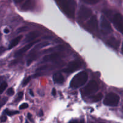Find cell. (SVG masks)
I'll list each match as a JSON object with an SVG mask.
<instances>
[{
    "label": "cell",
    "mask_w": 123,
    "mask_h": 123,
    "mask_svg": "<svg viewBox=\"0 0 123 123\" xmlns=\"http://www.w3.org/2000/svg\"><path fill=\"white\" fill-rule=\"evenodd\" d=\"M63 12L71 18L75 16L76 2L75 0H55Z\"/></svg>",
    "instance_id": "6da1fadb"
},
{
    "label": "cell",
    "mask_w": 123,
    "mask_h": 123,
    "mask_svg": "<svg viewBox=\"0 0 123 123\" xmlns=\"http://www.w3.org/2000/svg\"><path fill=\"white\" fill-rule=\"evenodd\" d=\"M87 79H88V75L86 72H80L72 79L70 83V87L73 89L81 87L86 83Z\"/></svg>",
    "instance_id": "7a4b0ae2"
},
{
    "label": "cell",
    "mask_w": 123,
    "mask_h": 123,
    "mask_svg": "<svg viewBox=\"0 0 123 123\" xmlns=\"http://www.w3.org/2000/svg\"><path fill=\"white\" fill-rule=\"evenodd\" d=\"M119 100H120L119 97L117 94L111 92L107 94L103 101V103L106 106L115 107L118 106Z\"/></svg>",
    "instance_id": "3957f363"
},
{
    "label": "cell",
    "mask_w": 123,
    "mask_h": 123,
    "mask_svg": "<svg viewBox=\"0 0 123 123\" xmlns=\"http://www.w3.org/2000/svg\"><path fill=\"white\" fill-rule=\"evenodd\" d=\"M98 89V84L95 80H92L90 81L84 88V94L86 95H92L97 92Z\"/></svg>",
    "instance_id": "277c9868"
},
{
    "label": "cell",
    "mask_w": 123,
    "mask_h": 123,
    "mask_svg": "<svg viewBox=\"0 0 123 123\" xmlns=\"http://www.w3.org/2000/svg\"><path fill=\"white\" fill-rule=\"evenodd\" d=\"M113 25L116 29L123 35V16L120 13H117L112 19Z\"/></svg>",
    "instance_id": "5b68a950"
},
{
    "label": "cell",
    "mask_w": 123,
    "mask_h": 123,
    "mask_svg": "<svg viewBox=\"0 0 123 123\" xmlns=\"http://www.w3.org/2000/svg\"><path fill=\"white\" fill-rule=\"evenodd\" d=\"M81 67V63L79 60H74L69 62L67 68L65 69V72L68 73H74L75 71L80 69Z\"/></svg>",
    "instance_id": "8992f818"
},
{
    "label": "cell",
    "mask_w": 123,
    "mask_h": 123,
    "mask_svg": "<svg viewBox=\"0 0 123 123\" xmlns=\"http://www.w3.org/2000/svg\"><path fill=\"white\" fill-rule=\"evenodd\" d=\"M92 15V10L85 6L80 7L79 12V18L81 21H85L91 17Z\"/></svg>",
    "instance_id": "52a82bcc"
},
{
    "label": "cell",
    "mask_w": 123,
    "mask_h": 123,
    "mask_svg": "<svg viewBox=\"0 0 123 123\" xmlns=\"http://www.w3.org/2000/svg\"><path fill=\"white\" fill-rule=\"evenodd\" d=\"M100 27L105 33L108 34L112 32V28L111 27V24L109 21L106 19V18L104 17L103 16H101V20H100Z\"/></svg>",
    "instance_id": "ba28073f"
},
{
    "label": "cell",
    "mask_w": 123,
    "mask_h": 123,
    "mask_svg": "<svg viewBox=\"0 0 123 123\" xmlns=\"http://www.w3.org/2000/svg\"><path fill=\"white\" fill-rule=\"evenodd\" d=\"M39 42V41H33V42L28 43V44L26 45L25 46H24V47L21 48L20 49H19L18 51H17L15 53V57H19L21 55H22V54H23L24 53H25V52H27V51L29 50L31 47H33L36 43H37V42Z\"/></svg>",
    "instance_id": "9c48e42d"
},
{
    "label": "cell",
    "mask_w": 123,
    "mask_h": 123,
    "mask_svg": "<svg viewBox=\"0 0 123 123\" xmlns=\"http://www.w3.org/2000/svg\"><path fill=\"white\" fill-rule=\"evenodd\" d=\"M89 28L92 31H95L98 28V21L97 17L95 16H92L90 18L89 21L87 24Z\"/></svg>",
    "instance_id": "30bf717a"
},
{
    "label": "cell",
    "mask_w": 123,
    "mask_h": 123,
    "mask_svg": "<svg viewBox=\"0 0 123 123\" xmlns=\"http://www.w3.org/2000/svg\"><path fill=\"white\" fill-rule=\"evenodd\" d=\"M40 36V33L37 31H33L30 32L26 36L24 41L25 42H31Z\"/></svg>",
    "instance_id": "8fae6325"
},
{
    "label": "cell",
    "mask_w": 123,
    "mask_h": 123,
    "mask_svg": "<svg viewBox=\"0 0 123 123\" xmlns=\"http://www.w3.org/2000/svg\"><path fill=\"white\" fill-rule=\"evenodd\" d=\"M61 55L59 53H53V54H49L43 57L42 61L43 62H49V61H54V60H58L60 59Z\"/></svg>",
    "instance_id": "7c38bea8"
},
{
    "label": "cell",
    "mask_w": 123,
    "mask_h": 123,
    "mask_svg": "<svg viewBox=\"0 0 123 123\" xmlns=\"http://www.w3.org/2000/svg\"><path fill=\"white\" fill-rule=\"evenodd\" d=\"M35 0H27L22 5V9L23 10H29L35 7Z\"/></svg>",
    "instance_id": "4fadbf2b"
},
{
    "label": "cell",
    "mask_w": 123,
    "mask_h": 123,
    "mask_svg": "<svg viewBox=\"0 0 123 123\" xmlns=\"http://www.w3.org/2000/svg\"><path fill=\"white\" fill-rule=\"evenodd\" d=\"M53 81L56 84H62L65 81V79L62 74L60 73H55L53 75Z\"/></svg>",
    "instance_id": "5bb4252c"
},
{
    "label": "cell",
    "mask_w": 123,
    "mask_h": 123,
    "mask_svg": "<svg viewBox=\"0 0 123 123\" xmlns=\"http://www.w3.org/2000/svg\"><path fill=\"white\" fill-rule=\"evenodd\" d=\"M107 43L108 44L109 46H110L112 48H114V49H117L118 48L119 46V41H118L117 39H116L114 37H112V38L109 39L107 41Z\"/></svg>",
    "instance_id": "9a60e30c"
},
{
    "label": "cell",
    "mask_w": 123,
    "mask_h": 123,
    "mask_svg": "<svg viewBox=\"0 0 123 123\" xmlns=\"http://www.w3.org/2000/svg\"><path fill=\"white\" fill-rule=\"evenodd\" d=\"M22 35H20V36H18V37H16V38H15L14 39H13L12 41L10 42L8 48H9V49H12V48H14L15 47H16V46L19 43L20 41H21V39H22Z\"/></svg>",
    "instance_id": "2e32d148"
},
{
    "label": "cell",
    "mask_w": 123,
    "mask_h": 123,
    "mask_svg": "<svg viewBox=\"0 0 123 123\" xmlns=\"http://www.w3.org/2000/svg\"><path fill=\"white\" fill-rule=\"evenodd\" d=\"M49 44H50V43H48V42H41V43H39V44H37V45H36V47L33 48V50L31 51V53H36V52H37V51H38L39 49H41V48H43V47H47V46L49 45Z\"/></svg>",
    "instance_id": "e0dca14e"
},
{
    "label": "cell",
    "mask_w": 123,
    "mask_h": 123,
    "mask_svg": "<svg viewBox=\"0 0 123 123\" xmlns=\"http://www.w3.org/2000/svg\"><path fill=\"white\" fill-rule=\"evenodd\" d=\"M103 98V95L102 94H98L97 95H94V96L92 97V101H94V102H98V101H100V100L102 99Z\"/></svg>",
    "instance_id": "ac0fdd59"
},
{
    "label": "cell",
    "mask_w": 123,
    "mask_h": 123,
    "mask_svg": "<svg viewBox=\"0 0 123 123\" xmlns=\"http://www.w3.org/2000/svg\"><path fill=\"white\" fill-rule=\"evenodd\" d=\"M19 113V111H10V110H9V109H6L4 112V113H5V114L7 115H9V116H12V115H14L18 114V113Z\"/></svg>",
    "instance_id": "d6986e66"
},
{
    "label": "cell",
    "mask_w": 123,
    "mask_h": 123,
    "mask_svg": "<svg viewBox=\"0 0 123 123\" xmlns=\"http://www.w3.org/2000/svg\"><path fill=\"white\" fill-rule=\"evenodd\" d=\"M83 3L88 4H95L98 3L100 0H81Z\"/></svg>",
    "instance_id": "ffe728a7"
},
{
    "label": "cell",
    "mask_w": 123,
    "mask_h": 123,
    "mask_svg": "<svg viewBox=\"0 0 123 123\" xmlns=\"http://www.w3.org/2000/svg\"><path fill=\"white\" fill-rule=\"evenodd\" d=\"M7 87V84L6 82L2 83L1 85H0V95L4 92L6 90V89Z\"/></svg>",
    "instance_id": "44dd1931"
},
{
    "label": "cell",
    "mask_w": 123,
    "mask_h": 123,
    "mask_svg": "<svg viewBox=\"0 0 123 123\" xmlns=\"http://www.w3.org/2000/svg\"><path fill=\"white\" fill-rule=\"evenodd\" d=\"M23 95L24 94L22 92H19L17 96H16V98H15V102H18V101H21V100H22V98H23Z\"/></svg>",
    "instance_id": "7402d4cb"
},
{
    "label": "cell",
    "mask_w": 123,
    "mask_h": 123,
    "mask_svg": "<svg viewBox=\"0 0 123 123\" xmlns=\"http://www.w3.org/2000/svg\"><path fill=\"white\" fill-rule=\"evenodd\" d=\"M28 104L24 103H22V105H21V106H19V109L22 110V109H25L28 108Z\"/></svg>",
    "instance_id": "603a6c76"
},
{
    "label": "cell",
    "mask_w": 123,
    "mask_h": 123,
    "mask_svg": "<svg viewBox=\"0 0 123 123\" xmlns=\"http://www.w3.org/2000/svg\"><path fill=\"white\" fill-rule=\"evenodd\" d=\"M14 89L12 88V87H11V88H9V89L7 90V94H8L9 95H13L14 94Z\"/></svg>",
    "instance_id": "cb8c5ba5"
},
{
    "label": "cell",
    "mask_w": 123,
    "mask_h": 123,
    "mask_svg": "<svg viewBox=\"0 0 123 123\" xmlns=\"http://www.w3.org/2000/svg\"><path fill=\"white\" fill-rule=\"evenodd\" d=\"M30 80H31V77H28L27 78V79H25V80L23 81V83H22V85H23V86H25V85H27V84L30 82Z\"/></svg>",
    "instance_id": "d4e9b609"
},
{
    "label": "cell",
    "mask_w": 123,
    "mask_h": 123,
    "mask_svg": "<svg viewBox=\"0 0 123 123\" xmlns=\"http://www.w3.org/2000/svg\"><path fill=\"white\" fill-rule=\"evenodd\" d=\"M7 100V98H4V99H3V101H2V102H1V103L0 104V109H1V108L2 107H3V105H4V104H5L6 103Z\"/></svg>",
    "instance_id": "484cf974"
},
{
    "label": "cell",
    "mask_w": 123,
    "mask_h": 123,
    "mask_svg": "<svg viewBox=\"0 0 123 123\" xmlns=\"http://www.w3.org/2000/svg\"><path fill=\"white\" fill-rule=\"evenodd\" d=\"M0 120H1V122H5L7 120L6 116L4 115H3L1 117V118H0Z\"/></svg>",
    "instance_id": "4316f807"
},
{
    "label": "cell",
    "mask_w": 123,
    "mask_h": 123,
    "mask_svg": "<svg viewBox=\"0 0 123 123\" xmlns=\"http://www.w3.org/2000/svg\"><path fill=\"white\" fill-rule=\"evenodd\" d=\"M6 50V48L4 47H0V55H1Z\"/></svg>",
    "instance_id": "83f0119b"
},
{
    "label": "cell",
    "mask_w": 123,
    "mask_h": 123,
    "mask_svg": "<svg viewBox=\"0 0 123 123\" xmlns=\"http://www.w3.org/2000/svg\"><path fill=\"white\" fill-rule=\"evenodd\" d=\"M27 117H28V119H29L30 121H31V122H33V119H32V116L30 113H28L27 114Z\"/></svg>",
    "instance_id": "f1b7e54d"
},
{
    "label": "cell",
    "mask_w": 123,
    "mask_h": 123,
    "mask_svg": "<svg viewBox=\"0 0 123 123\" xmlns=\"http://www.w3.org/2000/svg\"><path fill=\"white\" fill-rule=\"evenodd\" d=\"M52 95L53 96H55V95H56V91H55V89L54 88H53V91H52Z\"/></svg>",
    "instance_id": "f546056e"
},
{
    "label": "cell",
    "mask_w": 123,
    "mask_h": 123,
    "mask_svg": "<svg viewBox=\"0 0 123 123\" xmlns=\"http://www.w3.org/2000/svg\"><path fill=\"white\" fill-rule=\"evenodd\" d=\"M9 32H10V30H9V29H8V28H5V29L4 30V33H6V34H8V33H9Z\"/></svg>",
    "instance_id": "4dcf8cb0"
},
{
    "label": "cell",
    "mask_w": 123,
    "mask_h": 123,
    "mask_svg": "<svg viewBox=\"0 0 123 123\" xmlns=\"http://www.w3.org/2000/svg\"><path fill=\"white\" fill-rule=\"evenodd\" d=\"M13 1L15 3L18 4V3H21V2L23 1L24 0H13Z\"/></svg>",
    "instance_id": "1f68e13d"
},
{
    "label": "cell",
    "mask_w": 123,
    "mask_h": 123,
    "mask_svg": "<svg viewBox=\"0 0 123 123\" xmlns=\"http://www.w3.org/2000/svg\"><path fill=\"white\" fill-rule=\"evenodd\" d=\"M69 123H84L83 121H73Z\"/></svg>",
    "instance_id": "d6a6232c"
},
{
    "label": "cell",
    "mask_w": 123,
    "mask_h": 123,
    "mask_svg": "<svg viewBox=\"0 0 123 123\" xmlns=\"http://www.w3.org/2000/svg\"><path fill=\"white\" fill-rule=\"evenodd\" d=\"M30 94L31 95V96L33 97L34 96V93H33V91L32 90H30Z\"/></svg>",
    "instance_id": "836d02e7"
},
{
    "label": "cell",
    "mask_w": 123,
    "mask_h": 123,
    "mask_svg": "<svg viewBox=\"0 0 123 123\" xmlns=\"http://www.w3.org/2000/svg\"><path fill=\"white\" fill-rule=\"evenodd\" d=\"M40 116H42L43 115V112H42V111L41 110V111H40V114H39Z\"/></svg>",
    "instance_id": "e575fe53"
},
{
    "label": "cell",
    "mask_w": 123,
    "mask_h": 123,
    "mask_svg": "<svg viewBox=\"0 0 123 123\" xmlns=\"http://www.w3.org/2000/svg\"><path fill=\"white\" fill-rule=\"evenodd\" d=\"M121 51L122 53L123 54V44H122V48H121Z\"/></svg>",
    "instance_id": "d590c367"
},
{
    "label": "cell",
    "mask_w": 123,
    "mask_h": 123,
    "mask_svg": "<svg viewBox=\"0 0 123 123\" xmlns=\"http://www.w3.org/2000/svg\"><path fill=\"white\" fill-rule=\"evenodd\" d=\"M1 33L0 32V41H1Z\"/></svg>",
    "instance_id": "8d00e7d4"
},
{
    "label": "cell",
    "mask_w": 123,
    "mask_h": 123,
    "mask_svg": "<svg viewBox=\"0 0 123 123\" xmlns=\"http://www.w3.org/2000/svg\"><path fill=\"white\" fill-rule=\"evenodd\" d=\"M1 78H0V82H1Z\"/></svg>",
    "instance_id": "74e56055"
},
{
    "label": "cell",
    "mask_w": 123,
    "mask_h": 123,
    "mask_svg": "<svg viewBox=\"0 0 123 123\" xmlns=\"http://www.w3.org/2000/svg\"><path fill=\"white\" fill-rule=\"evenodd\" d=\"M25 123H28V122H27V121H26Z\"/></svg>",
    "instance_id": "f35d334b"
},
{
    "label": "cell",
    "mask_w": 123,
    "mask_h": 123,
    "mask_svg": "<svg viewBox=\"0 0 123 123\" xmlns=\"http://www.w3.org/2000/svg\"></svg>",
    "instance_id": "ab89813d"
}]
</instances>
